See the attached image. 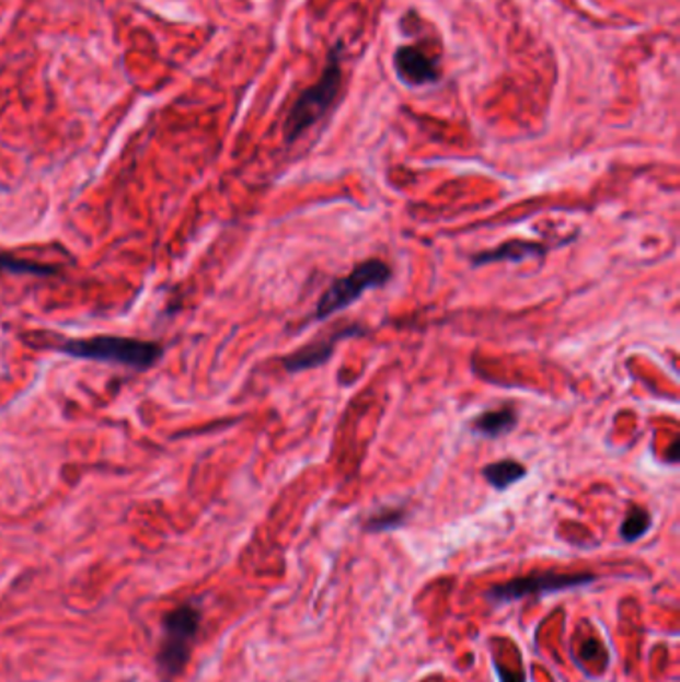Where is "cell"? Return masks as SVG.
<instances>
[{
	"label": "cell",
	"mask_w": 680,
	"mask_h": 682,
	"mask_svg": "<svg viewBox=\"0 0 680 682\" xmlns=\"http://www.w3.org/2000/svg\"><path fill=\"white\" fill-rule=\"evenodd\" d=\"M0 271L2 274H16V276H23V274H33V276H50L55 274V266H45V264H38L33 259H23V257L12 256L7 252H0Z\"/></svg>",
	"instance_id": "obj_11"
},
{
	"label": "cell",
	"mask_w": 680,
	"mask_h": 682,
	"mask_svg": "<svg viewBox=\"0 0 680 682\" xmlns=\"http://www.w3.org/2000/svg\"><path fill=\"white\" fill-rule=\"evenodd\" d=\"M525 475H527V467L515 459H503V461L489 463L483 467L485 482L489 483L491 487L497 492L509 489L515 483L521 482Z\"/></svg>",
	"instance_id": "obj_10"
},
{
	"label": "cell",
	"mask_w": 680,
	"mask_h": 682,
	"mask_svg": "<svg viewBox=\"0 0 680 682\" xmlns=\"http://www.w3.org/2000/svg\"><path fill=\"white\" fill-rule=\"evenodd\" d=\"M517 426V412L515 407H502V409H495V412H485L480 417L473 419V431L481 434V436L495 437L507 436L509 431H514Z\"/></svg>",
	"instance_id": "obj_9"
},
{
	"label": "cell",
	"mask_w": 680,
	"mask_h": 682,
	"mask_svg": "<svg viewBox=\"0 0 680 682\" xmlns=\"http://www.w3.org/2000/svg\"><path fill=\"white\" fill-rule=\"evenodd\" d=\"M648 527H650V515H648L647 509L633 505L626 513L623 525H621V537L633 543L647 533Z\"/></svg>",
	"instance_id": "obj_12"
},
{
	"label": "cell",
	"mask_w": 680,
	"mask_h": 682,
	"mask_svg": "<svg viewBox=\"0 0 680 682\" xmlns=\"http://www.w3.org/2000/svg\"><path fill=\"white\" fill-rule=\"evenodd\" d=\"M393 67L397 77L410 86H424L439 79L436 62L417 46H402L393 57Z\"/></svg>",
	"instance_id": "obj_7"
},
{
	"label": "cell",
	"mask_w": 680,
	"mask_h": 682,
	"mask_svg": "<svg viewBox=\"0 0 680 682\" xmlns=\"http://www.w3.org/2000/svg\"><path fill=\"white\" fill-rule=\"evenodd\" d=\"M53 349L68 358L123 366L130 370H152L164 356L158 342L126 336L65 337Z\"/></svg>",
	"instance_id": "obj_1"
},
{
	"label": "cell",
	"mask_w": 680,
	"mask_h": 682,
	"mask_svg": "<svg viewBox=\"0 0 680 682\" xmlns=\"http://www.w3.org/2000/svg\"><path fill=\"white\" fill-rule=\"evenodd\" d=\"M200 611L192 604H182L164 616L162 621L164 637L157 655L158 671L164 682L178 677L188 664L192 645L200 631Z\"/></svg>",
	"instance_id": "obj_3"
},
{
	"label": "cell",
	"mask_w": 680,
	"mask_h": 682,
	"mask_svg": "<svg viewBox=\"0 0 680 682\" xmlns=\"http://www.w3.org/2000/svg\"><path fill=\"white\" fill-rule=\"evenodd\" d=\"M359 334H361V325H349V327H344V330H337V332L330 334V336L315 339L312 344L300 347L298 351H293L290 356H286V358L281 359V363H284V368L290 371V373L320 368V366H324L325 361H330L332 354L335 351V347H337V344H339L342 339L356 337L359 336Z\"/></svg>",
	"instance_id": "obj_6"
},
{
	"label": "cell",
	"mask_w": 680,
	"mask_h": 682,
	"mask_svg": "<svg viewBox=\"0 0 680 682\" xmlns=\"http://www.w3.org/2000/svg\"><path fill=\"white\" fill-rule=\"evenodd\" d=\"M391 280V268L381 262V259H366L364 264H359L351 269L347 276L335 280L324 296L320 298V302L315 305L313 320L315 322H324L327 317H332L334 313L342 312L349 308L351 303H356L364 293L373 288H381Z\"/></svg>",
	"instance_id": "obj_4"
},
{
	"label": "cell",
	"mask_w": 680,
	"mask_h": 682,
	"mask_svg": "<svg viewBox=\"0 0 680 682\" xmlns=\"http://www.w3.org/2000/svg\"><path fill=\"white\" fill-rule=\"evenodd\" d=\"M403 521H405L403 509H388V511L373 515L366 523V529L373 531V533H380V531H390V529L402 525Z\"/></svg>",
	"instance_id": "obj_13"
},
{
	"label": "cell",
	"mask_w": 680,
	"mask_h": 682,
	"mask_svg": "<svg viewBox=\"0 0 680 682\" xmlns=\"http://www.w3.org/2000/svg\"><path fill=\"white\" fill-rule=\"evenodd\" d=\"M597 581L591 573H537L531 577H521L514 581L503 582L493 587L487 597L493 603H511L525 597H541V594L561 593L567 589H579L589 582Z\"/></svg>",
	"instance_id": "obj_5"
},
{
	"label": "cell",
	"mask_w": 680,
	"mask_h": 682,
	"mask_svg": "<svg viewBox=\"0 0 680 682\" xmlns=\"http://www.w3.org/2000/svg\"><path fill=\"white\" fill-rule=\"evenodd\" d=\"M342 65H339V48H334L327 58L324 72L320 80L310 89L303 90L298 101L293 102L290 114L284 124V138L291 145L300 138L313 124L320 123L330 108L334 106L342 92Z\"/></svg>",
	"instance_id": "obj_2"
},
{
	"label": "cell",
	"mask_w": 680,
	"mask_h": 682,
	"mask_svg": "<svg viewBox=\"0 0 680 682\" xmlns=\"http://www.w3.org/2000/svg\"><path fill=\"white\" fill-rule=\"evenodd\" d=\"M545 252L546 247L535 242H507L491 252H481L477 256L471 257V264L485 266V264H495V262H505V259L523 262L527 257H543Z\"/></svg>",
	"instance_id": "obj_8"
}]
</instances>
